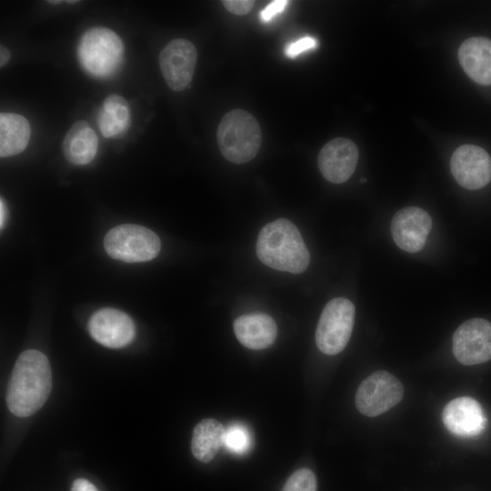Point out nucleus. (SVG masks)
<instances>
[{"label": "nucleus", "mask_w": 491, "mask_h": 491, "mask_svg": "<svg viewBox=\"0 0 491 491\" xmlns=\"http://www.w3.org/2000/svg\"><path fill=\"white\" fill-rule=\"evenodd\" d=\"M52 388L47 357L40 351L26 350L18 356L6 390V404L12 414L26 417L45 403Z\"/></svg>", "instance_id": "obj_1"}, {"label": "nucleus", "mask_w": 491, "mask_h": 491, "mask_svg": "<svg viewBox=\"0 0 491 491\" xmlns=\"http://www.w3.org/2000/svg\"><path fill=\"white\" fill-rule=\"evenodd\" d=\"M256 249L263 264L279 271L300 274L310 262L308 249L299 230L285 218L268 223L261 229Z\"/></svg>", "instance_id": "obj_2"}, {"label": "nucleus", "mask_w": 491, "mask_h": 491, "mask_svg": "<svg viewBox=\"0 0 491 491\" xmlns=\"http://www.w3.org/2000/svg\"><path fill=\"white\" fill-rule=\"evenodd\" d=\"M216 140L223 156L234 164H245L257 155L261 142V127L256 118L243 109H234L221 119Z\"/></svg>", "instance_id": "obj_3"}, {"label": "nucleus", "mask_w": 491, "mask_h": 491, "mask_svg": "<svg viewBox=\"0 0 491 491\" xmlns=\"http://www.w3.org/2000/svg\"><path fill=\"white\" fill-rule=\"evenodd\" d=\"M123 55L121 38L115 32L103 26L86 30L77 46L81 65L95 77H107L114 74L120 65Z\"/></svg>", "instance_id": "obj_4"}, {"label": "nucleus", "mask_w": 491, "mask_h": 491, "mask_svg": "<svg viewBox=\"0 0 491 491\" xmlns=\"http://www.w3.org/2000/svg\"><path fill=\"white\" fill-rule=\"evenodd\" d=\"M106 253L113 258L127 263L146 262L159 253V237L150 229L133 224L112 228L104 239Z\"/></svg>", "instance_id": "obj_5"}, {"label": "nucleus", "mask_w": 491, "mask_h": 491, "mask_svg": "<svg viewBox=\"0 0 491 491\" xmlns=\"http://www.w3.org/2000/svg\"><path fill=\"white\" fill-rule=\"evenodd\" d=\"M355 306L344 297L330 300L324 307L317 323L316 343L318 349L329 356L346 346L354 326Z\"/></svg>", "instance_id": "obj_6"}, {"label": "nucleus", "mask_w": 491, "mask_h": 491, "mask_svg": "<svg viewBox=\"0 0 491 491\" xmlns=\"http://www.w3.org/2000/svg\"><path fill=\"white\" fill-rule=\"evenodd\" d=\"M403 396L402 383L392 374L379 370L361 382L355 402L361 414L373 417L397 405Z\"/></svg>", "instance_id": "obj_7"}, {"label": "nucleus", "mask_w": 491, "mask_h": 491, "mask_svg": "<svg viewBox=\"0 0 491 491\" xmlns=\"http://www.w3.org/2000/svg\"><path fill=\"white\" fill-rule=\"evenodd\" d=\"M453 354L465 366L485 363L491 359V323L473 318L463 323L453 336Z\"/></svg>", "instance_id": "obj_8"}, {"label": "nucleus", "mask_w": 491, "mask_h": 491, "mask_svg": "<svg viewBox=\"0 0 491 491\" xmlns=\"http://www.w3.org/2000/svg\"><path fill=\"white\" fill-rule=\"evenodd\" d=\"M197 51L189 40L177 38L170 41L160 52V70L170 89L185 90L192 81Z\"/></svg>", "instance_id": "obj_9"}, {"label": "nucleus", "mask_w": 491, "mask_h": 491, "mask_svg": "<svg viewBox=\"0 0 491 491\" xmlns=\"http://www.w3.org/2000/svg\"><path fill=\"white\" fill-rule=\"evenodd\" d=\"M450 168L456 182L466 189L482 188L491 180V158L483 148L474 145L456 149Z\"/></svg>", "instance_id": "obj_10"}, {"label": "nucleus", "mask_w": 491, "mask_h": 491, "mask_svg": "<svg viewBox=\"0 0 491 491\" xmlns=\"http://www.w3.org/2000/svg\"><path fill=\"white\" fill-rule=\"evenodd\" d=\"M88 330L97 343L110 348L125 346L135 336L131 317L115 308H102L95 312L89 319Z\"/></svg>", "instance_id": "obj_11"}, {"label": "nucleus", "mask_w": 491, "mask_h": 491, "mask_svg": "<svg viewBox=\"0 0 491 491\" xmlns=\"http://www.w3.org/2000/svg\"><path fill=\"white\" fill-rule=\"evenodd\" d=\"M432 228L429 214L417 206L397 211L391 222L392 237L398 247L409 253L420 251Z\"/></svg>", "instance_id": "obj_12"}, {"label": "nucleus", "mask_w": 491, "mask_h": 491, "mask_svg": "<svg viewBox=\"0 0 491 491\" xmlns=\"http://www.w3.org/2000/svg\"><path fill=\"white\" fill-rule=\"evenodd\" d=\"M358 161V149L347 138L338 137L327 142L318 154V167L327 181L341 184L353 175Z\"/></svg>", "instance_id": "obj_13"}, {"label": "nucleus", "mask_w": 491, "mask_h": 491, "mask_svg": "<svg viewBox=\"0 0 491 491\" xmlns=\"http://www.w3.org/2000/svg\"><path fill=\"white\" fill-rule=\"evenodd\" d=\"M445 426L460 437H474L486 428V417L480 404L469 396H460L448 402L442 413Z\"/></svg>", "instance_id": "obj_14"}, {"label": "nucleus", "mask_w": 491, "mask_h": 491, "mask_svg": "<svg viewBox=\"0 0 491 491\" xmlns=\"http://www.w3.org/2000/svg\"><path fill=\"white\" fill-rule=\"evenodd\" d=\"M233 327L238 341L244 346L254 350L270 346L277 335L275 320L264 313L243 315L234 321Z\"/></svg>", "instance_id": "obj_15"}, {"label": "nucleus", "mask_w": 491, "mask_h": 491, "mask_svg": "<svg viewBox=\"0 0 491 491\" xmlns=\"http://www.w3.org/2000/svg\"><path fill=\"white\" fill-rule=\"evenodd\" d=\"M459 63L466 75L476 83L491 85V40L472 37L465 40L458 49Z\"/></svg>", "instance_id": "obj_16"}, {"label": "nucleus", "mask_w": 491, "mask_h": 491, "mask_svg": "<svg viewBox=\"0 0 491 491\" xmlns=\"http://www.w3.org/2000/svg\"><path fill=\"white\" fill-rule=\"evenodd\" d=\"M97 148V135L90 125L84 120H78L72 125L62 144L65 159L75 165L89 164L95 158Z\"/></svg>", "instance_id": "obj_17"}, {"label": "nucleus", "mask_w": 491, "mask_h": 491, "mask_svg": "<svg viewBox=\"0 0 491 491\" xmlns=\"http://www.w3.org/2000/svg\"><path fill=\"white\" fill-rule=\"evenodd\" d=\"M131 123L130 107L119 95L105 98L97 115V125L106 138H119L125 135Z\"/></svg>", "instance_id": "obj_18"}, {"label": "nucleus", "mask_w": 491, "mask_h": 491, "mask_svg": "<svg viewBox=\"0 0 491 491\" xmlns=\"http://www.w3.org/2000/svg\"><path fill=\"white\" fill-rule=\"evenodd\" d=\"M31 126L25 117L15 113L0 115V156L7 157L23 152L30 140Z\"/></svg>", "instance_id": "obj_19"}, {"label": "nucleus", "mask_w": 491, "mask_h": 491, "mask_svg": "<svg viewBox=\"0 0 491 491\" xmlns=\"http://www.w3.org/2000/svg\"><path fill=\"white\" fill-rule=\"evenodd\" d=\"M225 430L219 421L214 418L203 419L193 431V456L200 462H210L225 443Z\"/></svg>", "instance_id": "obj_20"}, {"label": "nucleus", "mask_w": 491, "mask_h": 491, "mask_svg": "<svg viewBox=\"0 0 491 491\" xmlns=\"http://www.w3.org/2000/svg\"><path fill=\"white\" fill-rule=\"evenodd\" d=\"M316 477L308 468L295 471L286 480L282 491H316Z\"/></svg>", "instance_id": "obj_21"}, {"label": "nucleus", "mask_w": 491, "mask_h": 491, "mask_svg": "<svg viewBox=\"0 0 491 491\" xmlns=\"http://www.w3.org/2000/svg\"><path fill=\"white\" fill-rule=\"evenodd\" d=\"M224 444L232 452L244 453L250 446L249 433L244 426L235 425L225 431Z\"/></svg>", "instance_id": "obj_22"}, {"label": "nucleus", "mask_w": 491, "mask_h": 491, "mask_svg": "<svg viewBox=\"0 0 491 491\" xmlns=\"http://www.w3.org/2000/svg\"><path fill=\"white\" fill-rule=\"evenodd\" d=\"M316 45H317V42L316 39H314L313 37L306 36L287 45L285 52H286V56L290 58H295L302 52H305L309 49H313Z\"/></svg>", "instance_id": "obj_23"}, {"label": "nucleus", "mask_w": 491, "mask_h": 491, "mask_svg": "<svg viewBox=\"0 0 491 491\" xmlns=\"http://www.w3.org/2000/svg\"><path fill=\"white\" fill-rule=\"evenodd\" d=\"M222 3L227 11L236 15L248 14L255 5L251 0H224Z\"/></svg>", "instance_id": "obj_24"}, {"label": "nucleus", "mask_w": 491, "mask_h": 491, "mask_svg": "<svg viewBox=\"0 0 491 491\" xmlns=\"http://www.w3.org/2000/svg\"><path fill=\"white\" fill-rule=\"evenodd\" d=\"M286 0H275L266 5L260 13V18L264 22L271 21L277 14L283 12L287 5Z\"/></svg>", "instance_id": "obj_25"}, {"label": "nucleus", "mask_w": 491, "mask_h": 491, "mask_svg": "<svg viewBox=\"0 0 491 491\" xmlns=\"http://www.w3.org/2000/svg\"><path fill=\"white\" fill-rule=\"evenodd\" d=\"M71 491H99L91 482L85 478L74 481Z\"/></svg>", "instance_id": "obj_26"}, {"label": "nucleus", "mask_w": 491, "mask_h": 491, "mask_svg": "<svg viewBox=\"0 0 491 491\" xmlns=\"http://www.w3.org/2000/svg\"><path fill=\"white\" fill-rule=\"evenodd\" d=\"M10 52L8 51V49L5 47V46H3L1 45V48H0V65L1 67H3L4 65H5L9 59H10Z\"/></svg>", "instance_id": "obj_27"}, {"label": "nucleus", "mask_w": 491, "mask_h": 491, "mask_svg": "<svg viewBox=\"0 0 491 491\" xmlns=\"http://www.w3.org/2000/svg\"><path fill=\"white\" fill-rule=\"evenodd\" d=\"M6 215H7L6 207H5L4 200L1 198V201H0V225H1V228H3V226H4L5 223Z\"/></svg>", "instance_id": "obj_28"}]
</instances>
